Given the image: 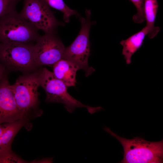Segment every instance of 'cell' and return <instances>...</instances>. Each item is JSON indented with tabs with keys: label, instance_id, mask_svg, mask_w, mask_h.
Masks as SVG:
<instances>
[{
	"label": "cell",
	"instance_id": "obj_16",
	"mask_svg": "<svg viewBox=\"0 0 163 163\" xmlns=\"http://www.w3.org/2000/svg\"><path fill=\"white\" fill-rule=\"evenodd\" d=\"M135 6L137 12L133 17V21L136 23H142L145 21L144 11V0H129Z\"/></svg>",
	"mask_w": 163,
	"mask_h": 163
},
{
	"label": "cell",
	"instance_id": "obj_4",
	"mask_svg": "<svg viewBox=\"0 0 163 163\" xmlns=\"http://www.w3.org/2000/svg\"><path fill=\"white\" fill-rule=\"evenodd\" d=\"M86 18H79L81 28L72 43L65 47L62 59L69 61L76 65L79 69L83 70L87 77L91 75L94 69L89 66L88 59L90 54L89 33L91 26L94 23L91 21V12L85 11Z\"/></svg>",
	"mask_w": 163,
	"mask_h": 163
},
{
	"label": "cell",
	"instance_id": "obj_3",
	"mask_svg": "<svg viewBox=\"0 0 163 163\" xmlns=\"http://www.w3.org/2000/svg\"><path fill=\"white\" fill-rule=\"evenodd\" d=\"M33 43H0V62L9 72L20 71L25 73L38 68L34 60Z\"/></svg>",
	"mask_w": 163,
	"mask_h": 163
},
{
	"label": "cell",
	"instance_id": "obj_8",
	"mask_svg": "<svg viewBox=\"0 0 163 163\" xmlns=\"http://www.w3.org/2000/svg\"><path fill=\"white\" fill-rule=\"evenodd\" d=\"M35 42L34 56L38 68L53 66L62 58L65 47L55 33L40 35Z\"/></svg>",
	"mask_w": 163,
	"mask_h": 163
},
{
	"label": "cell",
	"instance_id": "obj_5",
	"mask_svg": "<svg viewBox=\"0 0 163 163\" xmlns=\"http://www.w3.org/2000/svg\"><path fill=\"white\" fill-rule=\"evenodd\" d=\"M38 30L15 10L0 18V43H33L40 36Z\"/></svg>",
	"mask_w": 163,
	"mask_h": 163
},
{
	"label": "cell",
	"instance_id": "obj_11",
	"mask_svg": "<svg viewBox=\"0 0 163 163\" xmlns=\"http://www.w3.org/2000/svg\"><path fill=\"white\" fill-rule=\"evenodd\" d=\"M148 33L145 26L139 32L120 42L123 46L122 54L127 64L131 63L132 56L142 46Z\"/></svg>",
	"mask_w": 163,
	"mask_h": 163
},
{
	"label": "cell",
	"instance_id": "obj_12",
	"mask_svg": "<svg viewBox=\"0 0 163 163\" xmlns=\"http://www.w3.org/2000/svg\"><path fill=\"white\" fill-rule=\"evenodd\" d=\"M158 7L157 0H144V11L147 35L150 39L154 38L158 34L160 28L154 24Z\"/></svg>",
	"mask_w": 163,
	"mask_h": 163
},
{
	"label": "cell",
	"instance_id": "obj_1",
	"mask_svg": "<svg viewBox=\"0 0 163 163\" xmlns=\"http://www.w3.org/2000/svg\"><path fill=\"white\" fill-rule=\"evenodd\" d=\"M104 129L115 138L124 151L122 163H160L163 161V140L146 141L138 137L127 139L120 136L105 127Z\"/></svg>",
	"mask_w": 163,
	"mask_h": 163
},
{
	"label": "cell",
	"instance_id": "obj_6",
	"mask_svg": "<svg viewBox=\"0 0 163 163\" xmlns=\"http://www.w3.org/2000/svg\"><path fill=\"white\" fill-rule=\"evenodd\" d=\"M40 69L25 73L11 85L18 107L28 118L39 104L38 89L40 86Z\"/></svg>",
	"mask_w": 163,
	"mask_h": 163
},
{
	"label": "cell",
	"instance_id": "obj_14",
	"mask_svg": "<svg viewBox=\"0 0 163 163\" xmlns=\"http://www.w3.org/2000/svg\"><path fill=\"white\" fill-rule=\"evenodd\" d=\"M49 7L57 10L63 13V19L66 22L69 21L72 16H79L77 11L69 8L63 0H43Z\"/></svg>",
	"mask_w": 163,
	"mask_h": 163
},
{
	"label": "cell",
	"instance_id": "obj_10",
	"mask_svg": "<svg viewBox=\"0 0 163 163\" xmlns=\"http://www.w3.org/2000/svg\"><path fill=\"white\" fill-rule=\"evenodd\" d=\"M78 70V67L75 64L62 59L53 65L52 72L56 78L69 87L75 86L76 73Z\"/></svg>",
	"mask_w": 163,
	"mask_h": 163
},
{
	"label": "cell",
	"instance_id": "obj_9",
	"mask_svg": "<svg viewBox=\"0 0 163 163\" xmlns=\"http://www.w3.org/2000/svg\"><path fill=\"white\" fill-rule=\"evenodd\" d=\"M8 74L0 80V124L11 122L23 118L29 119L16 104Z\"/></svg>",
	"mask_w": 163,
	"mask_h": 163
},
{
	"label": "cell",
	"instance_id": "obj_2",
	"mask_svg": "<svg viewBox=\"0 0 163 163\" xmlns=\"http://www.w3.org/2000/svg\"><path fill=\"white\" fill-rule=\"evenodd\" d=\"M40 86L46 93V102L63 104L65 109L70 113L78 107L85 108L91 114L104 110L101 107H92L85 105L74 98L68 92V87L64 83L56 78L52 72L46 68L40 69Z\"/></svg>",
	"mask_w": 163,
	"mask_h": 163
},
{
	"label": "cell",
	"instance_id": "obj_17",
	"mask_svg": "<svg viewBox=\"0 0 163 163\" xmlns=\"http://www.w3.org/2000/svg\"><path fill=\"white\" fill-rule=\"evenodd\" d=\"M21 0H0V18L15 10L17 4Z\"/></svg>",
	"mask_w": 163,
	"mask_h": 163
},
{
	"label": "cell",
	"instance_id": "obj_7",
	"mask_svg": "<svg viewBox=\"0 0 163 163\" xmlns=\"http://www.w3.org/2000/svg\"><path fill=\"white\" fill-rule=\"evenodd\" d=\"M19 13L45 34L55 33L59 26L64 25L57 19L50 7L43 0H24L23 7Z\"/></svg>",
	"mask_w": 163,
	"mask_h": 163
},
{
	"label": "cell",
	"instance_id": "obj_13",
	"mask_svg": "<svg viewBox=\"0 0 163 163\" xmlns=\"http://www.w3.org/2000/svg\"><path fill=\"white\" fill-rule=\"evenodd\" d=\"M29 119L23 118L13 122L4 123L0 149L11 148V145L15 136L20 129L27 123Z\"/></svg>",
	"mask_w": 163,
	"mask_h": 163
},
{
	"label": "cell",
	"instance_id": "obj_19",
	"mask_svg": "<svg viewBox=\"0 0 163 163\" xmlns=\"http://www.w3.org/2000/svg\"><path fill=\"white\" fill-rule=\"evenodd\" d=\"M4 127V124H0V147L1 144L2 136Z\"/></svg>",
	"mask_w": 163,
	"mask_h": 163
},
{
	"label": "cell",
	"instance_id": "obj_15",
	"mask_svg": "<svg viewBox=\"0 0 163 163\" xmlns=\"http://www.w3.org/2000/svg\"><path fill=\"white\" fill-rule=\"evenodd\" d=\"M27 161L14 153L10 149H0V163H25Z\"/></svg>",
	"mask_w": 163,
	"mask_h": 163
},
{
	"label": "cell",
	"instance_id": "obj_18",
	"mask_svg": "<svg viewBox=\"0 0 163 163\" xmlns=\"http://www.w3.org/2000/svg\"><path fill=\"white\" fill-rule=\"evenodd\" d=\"M8 73L4 66L0 62V80Z\"/></svg>",
	"mask_w": 163,
	"mask_h": 163
}]
</instances>
